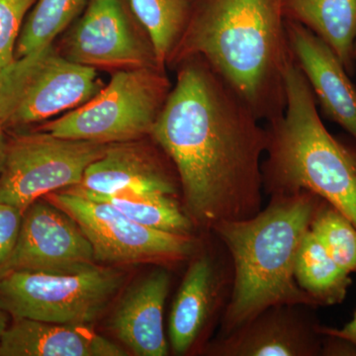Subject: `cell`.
<instances>
[{"label":"cell","mask_w":356,"mask_h":356,"mask_svg":"<svg viewBox=\"0 0 356 356\" xmlns=\"http://www.w3.org/2000/svg\"><path fill=\"white\" fill-rule=\"evenodd\" d=\"M323 199L309 191L270 196L254 216L219 222L212 231L231 257L233 286L218 336L233 332L273 306L313 300L295 280L300 245Z\"/></svg>","instance_id":"obj_3"},{"label":"cell","mask_w":356,"mask_h":356,"mask_svg":"<svg viewBox=\"0 0 356 356\" xmlns=\"http://www.w3.org/2000/svg\"><path fill=\"white\" fill-rule=\"evenodd\" d=\"M86 197L111 204L123 214L149 228L192 236L194 227L184 207L172 195L161 192L122 191L112 194H96L79 187H70Z\"/></svg>","instance_id":"obj_20"},{"label":"cell","mask_w":356,"mask_h":356,"mask_svg":"<svg viewBox=\"0 0 356 356\" xmlns=\"http://www.w3.org/2000/svg\"><path fill=\"white\" fill-rule=\"evenodd\" d=\"M124 280L118 269L95 264L76 271H9L0 277V307L13 318L89 325Z\"/></svg>","instance_id":"obj_6"},{"label":"cell","mask_w":356,"mask_h":356,"mask_svg":"<svg viewBox=\"0 0 356 356\" xmlns=\"http://www.w3.org/2000/svg\"><path fill=\"white\" fill-rule=\"evenodd\" d=\"M320 332L323 334H325V336L337 337H339V339H346V341H350L356 348V312L353 320L341 327V329L321 325Z\"/></svg>","instance_id":"obj_26"},{"label":"cell","mask_w":356,"mask_h":356,"mask_svg":"<svg viewBox=\"0 0 356 356\" xmlns=\"http://www.w3.org/2000/svg\"><path fill=\"white\" fill-rule=\"evenodd\" d=\"M86 325L14 318L0 339V356H125Z\"/></svg>","instance_id":"obj_17"},{"label":"cell","mask_w":356,"mask_h":356,"mask_svg":"<svg viewBox=\"0 0 356 356\" xmlns=\"http://www.w3.org/2000/svg\"><path fill=\"white\" fill-rule=\"evenodd\" d=\"M295 63L310 84L324 113L356 140V88L334 51L305 26L286 20Z\"/></svg>","instance_id":"obj_14"},{"label":"cell","mask_w":356,"mask_h":356,"mask_svg":"<svg viewBox=\"0 0 356 356\" xmlns=\"http://www.w3.org/2000/svg\"><path fill=\"white\" fill-rule=\"evenodd\" d=\"M7 315H8V314L0 307V339H1L2 334H3L7 325H7Z\"/></svg>","instance_id":"obj_28"},{"label":"cell","mask_w":356,"mask_h":356,"mask_svg":"<svg viewBox=\"0 0 356 356\" xmlns=\"http://www.w3.org/2000/svg\"><path fill=\"white\" fill-rule=\"evenodd\" d=\"M95 261L92 247L76 220L46 198H40L23 213L7 273L76 271Z\"/></svg>","instance_id":"obj_13"},{"label":"cell","mask_w":356,"mask_h":356,"mask_svg":"<svg viewBox=\"0 0 356 356\" xmlns=\"http://www.w3.org/2000/svg\"><path fill=\"white\" fill-rule=\"evenodd\" d=\"M262 182L270 196L316 194L356 227V149L325 127L317 99L293 60L285 72V108L269 121Z\"/></svg>","instance_id":"obj_4"},{"label":"cell","mask_w":356,"mask_h":356,"mask_svg":"<svg viewBox=\"0 0 356 356\" xmlns=\"http://www.w3.org/2000/svg\"><path fill=\"white\" fill-rule=\"evenodd\" d=\"M23 213L16 206L0 201V277L8 270L19 236Z\"/></svg>","instance_id":"obj_25"},{"label":"cell","mask_w":356,"mask_h":356,"mask_svg":"<svg viewBox=\"0 0 356 356\" xmlns=\"http://www.w3.org/2000/svg\"><path fill=\"white\" fill-rule=\"evenodd\" d=\"M128 3L151 41L159 67L165 69L186 24L189 0H128Z\"/></svg>","instance_id":"obj_21"},{"label":"cell","mask_w":356,"mask_h":356,"mask_svg":"<svg viewBox=\"0 0 356 356\" xmlns=\"http://www.w3.org/2000/svg\"><path fill=\"white\" fill-rule=\"evenodd\" d=\"M310 229L339 266L356 273V227L346 215L322 200Z\"/></svg>","instance_id":"obj_23"},{"label":"cell","mask_w":356,"mask_h":356,"mask_svg":"<svg viewBox=\"0 0 356 356\" xmlns=\"http://www.w3.org/2000/svg\"><path fill=\"white\" fill-rule=\"evenodd\" d=\"M285 19L305 26L331 47L348 74L355 65L356 0H284Z\"/></svg>","instance_id":"obj_18"},{"label":"cell","mask_w":356,"mask_h":356,"mask_svg":"<svg viewBox=\"0 0 356 356\" xmlns=\"http://www.w3.org/2000/svg\"><path fill=\"white\" fill-rule=\"evenodd\" d=\"M131 13L128 0H88L65 39L62 55L93 69L161 67L151 42L134 29Z\"/></svg>","instance_id":"obj_10"},{"label":"cell","mask_w":356,"mask_h":356,"mask_svg":"<svg viewBox=\"0 0 356 356\" xmlns=\"http://www.w3.org/2000/svg\"><path fill=\"white\" fill-rule=\"evenodd\" d=\"M140 140L108 145L103 156L86 168L83 180L76 186L105 195L132 191L175 196L177 179L158 154Z\"/></svg>","instance_id":"obj_16"},{"label":"cell","mask_w":356,"mask_h":356,"mask_svg":"<svg viewBox=\"0 0 356 356\" xmlns=\"http://www.w3.org/2000/svg\"><path fill=\"white\" fill-rule=\"evenodd\" d=\"M294 274L300 288L317 307L343 303L353 281L350 273L332 259L311 229L300 245Z\"/></svg>","instance_id":"obj_19"},{"label":"cell","mask_w":356,"mask_h":356,"mask_svg":"<svg viewBox=\"0 0 356 356\" xmlns=\"http://www.w3.org/2000/svg\"><path fill=\"white\" fill-rule=\"evenodd\" d=\"M284 0H189L184 31L168 64L205 60L259 120L285 108V72L293 58Z\"/></svg>","instance_id":"obj_2"},{"label":"cell","mask_w":356,"mask_h":356,"mask_svg":"<svg viewBox=\"0 0 356 356\" xmlns=\"http://www.w3.org/2000/svg\"><path fill=\"white\" fill-rule=\"evenodd\" d=\"M177 65L151 137L175 165L187 216L195 228L211 232L261 210L267 131L202 58Z\"/></svg>","instance_id":"obj_1"},{"label":"cell","mask_w":356,"mask_h":356,"mask_svg":"<svg viewBox=\"0 0 356 356\" xmlns=\"http://www.w3.org/2000/svg\"><path fill=\"white\" fill-rule=\"evenodd\" d=\"M170 89L163 67L118 70L88 102L46 122L40 131L103 145L140 140L151 136Z\"/></svg>","instance_id":"obj_5"},{"label":"cell","mask_w":356,"mask_h":356,"mask_svg":"<svg viewBox=\"0 0 356 356\" xmlns=\"http://www.w3.org/2000/svg\"><path fill=\"white\" fill-rule=\"evenodd\" d=\"M314 307L267 308L245 324L207 343L212 356H322L324 334Z\"/></svg>","instance_id":"obj_12"},{"label":"cell","mask_w":356,"mask_h":356,"mask_svg":"<svg viewBox=\"0 0 356 356\" xmlns=\"http://www.w3.org/2000/svg\"><path fill=\"white\" fill-rule=\"evenodd\" d=\"M36 0H0V79L15 63L23 23Z\"/></svg>","instance_id":"obj_24"},{"label":"cell","mask_w":356,"mask_h":356,"mask_svg":"<svg viewBox=\"0 0 356 356\" xmlns=\"http://www.w3.org/2000/svg\"><path fill=\"white\" fill-rule=\"evenodd\" d=\"M6 126L0 121V173L6 163L7 149H8V140L6 139Z\"/></svg>","instance_id":"obj_27"},{"label":"cell","mask_w":356,"mask_h":356,"mask_svg":"<svg viewBox=\"0 0 356 356\" xmlns=\"http://www.w3.org/2000/svg\"><path fill=\"white\" fill-rule=\"evenodd\" d=\"M108 145L56 137L40 131L8 140L0 173V201L23 212L40 198L76 186Z\"/></svg>","instance_id":"obj_9"},{"label":"cell","mask_w":356,"mask_h":356,"mask_svg":"<svg viewBox=\"0 0 356 356\" xmlns=\"http://www.w3.org/2000/svg\"><path fill=\"white\" fill-rule=\"evenodd\" d=\"M88 0H36L23 23L15 49L16 58L53 44L79 17Z\"/></svg>","instance_id":"obj_22"},{"label":"cell","mask_w":356,"mask_h":356,"mask_svg":"<svg viewBox=\"0 0 356 356\" xmlns=\"http://www.w3.org/2000/svg\"><path fill=\"white\" fill-rule=\"evenodd\" d=\"M76 220L92 247L95 261L111 264H170L191 257L197 248L193 236L149 228L111 204L67 188L44 196Z\"/></svg>","instance_id":"obj_8"},{"label":"cell","mask_w":356,"mask_h":356,"mask_svg":"<svg viewBox=\"0 0 356 356\" xmlns=\"http://www.w3.org/2000/svg\"><path fill=\"white\" fill-rule=\"evenodd\" d=\"M232 286L233 266L224 245L216 252L205 248L198 252L189 264L170 311L168 336L175 355L191 353L221 322Z\"/></svg>","instance_id":"obj_11"},{"label":"cell","mask_w":356,"mask_h":356,"mask_svg":"<svg viewBox=\"0 0 356 356\" xmlns=\"http://www.w3.org/2000/svg\"><path fill=\"white\" fill-rule=\"evenodd\" d=\"M355 60H356V44H355Z\"/></svg>","instance_id":"obj_29"},{"label":"cell","mask_w":356,"mask_h":356,"mask_svg":"<svg viewBox=\"0 0 356 356\" xmlns=\"http://www.w3.org/2000/svg\"><path fill=\"white\" fill-rule=\"evenodd\" d=\"M170 286L168 271L154 269L129 288L113 312L111 331L136 355H168L163 310Z\"/></svg>","instance_id":"obj_15"},{"label":"cell","mask_w":356,"mask_h":356,"mask_svg":"<svg viewBox=\"0 0 356 356\" xmlns=\"http://www.w3.org/2000/svg\"><path fill=\"white\" fill-rule=\"evenodd\" d=\"M96 69L76 64L53 44L16 58L0 79V121L19 127L81 106L103 88Z\"/></svg>","instance_id":"obj_7"}]
</instances>
